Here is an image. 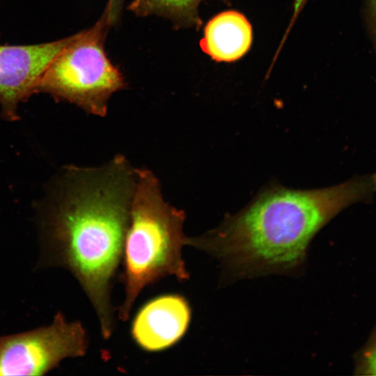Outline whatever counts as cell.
Segmentation results:
<instances>
[{"mask_svg": "<svg viewBox=\"0 0 376 376\" xmlns=\"http://www.w3.org/2000/svg\"><path fill=\"white\" fill-rule=\"evenodd\" d=\"M45 224L43 264L70 271L97 316L104 339L115 329L111 289L122 262L136 173L123 155L71 169Z\"/></svg>", "mask_w": 376, "mask_h": 376, "instance_id": "cell-1", "label": "cell"}, {"mask_svg": "<svg viewBox=\"0 0 376 376\" xmlns=\"http://www.w3.org/2000/svg\"><path fill=\"white\" fill-rule=\"evenodd\" d=\"M376 194V173L313 189L276 182L242 210L186 245L218 259L235 276L290 273L302 265L314 236L344 209Z\"/></svg>", "mask_w": 376, "mask_h": 376, "instance_id": "cell-2", "label": "cell"}, {"mask_svg": "<svg viewBox=\"0 0 376 376\" xmlns=\"http://www.w3.org/2000/svg\"><path fill=\"white\" fill-rule=\"evenodd\" d=\"M136 172L121 262L125 296L118 316L123 321L129 319L136 299L147 285L168 276L180 281L189 277L182 251L187 237L185 212L164 201L159 182L151 171L136 169Z\"/></svg>", "mask_w": 376, "mask_h": 376, "instance_id": "cell-3", "label": "cell"}, {"mask_svg": "<svg viewBox=\"0 0 376 376\" xmlns=\"http://www.w3.org/2000/svg\"><path fill=\"white\" fill-rule=\"evenodd\" d=\"M112 21L107 6L99 20L89 29L77 33L54 58L39 81L36 93L76 104L88 113L105 116L111 96L125 86L122 73L104 49Z\"/></svg>", "mask_w": 376, "mask_h": 376, "instance_id": "cell-4", "label": "cell"}, {"mask_svg": "<svg viewBox=\"0 0 376 376\" xmlns=\"http://www.w3.org/2000/svg\"><path fill=\"white\" fill-rule=\"evenodd\" d=\"M88 343L81 323L58 312L49 325L0 336V375H44L67 358L85 355Z\"/></svg>", "mask_w": 376, "mask_h": 376, "instance_id": "cell-5", "label": "cell"}, {"mask_svg": "<svg viewBox=\"0 0 376 376\" xmlns=\"http://www.w3.org/2000/svg\"><path fill=\"white\" fill-rule=\"evenodd\" d=\"M76 36L35 45H0V106L7 120L17 119L20 102L36 93L49 64Z\"/></svg>", "mask_w": 376, "mask_h": 376, "instance_id": "cell-6", "label": "cell"}, {"mask_svg": "<svg viewBox=\"0 0 376 376\" xmlns=\"http://www.w3.org/2000/svg\"><path fill=\"white\" fill-rule=\"evenodd\" d=\"M191 320L187 299L179 295L157 297L136 314L131 326L135 343L146 352H159L176 344L186 333Z\"/></svg>", "mask_w": 376, "mask_h": 376, "instance_id": "cell-7", "label": "cell"}, {"mask_svg": "<svg viewBox=\"0 0 376 376\" xmlns=\"http://www.w3.org/2000/svg\"><path fill=\"white\" fill-rule=\"evenodd\" d=\"M253 29L246 17L235 10L221 12L203 28L199 46L217 63H232L241 59L250 50Z\"/></svg>", "mask_w": 376, "mask_h": 376, "instance_id": "cell-8", "label": "cell"}, {"mask_svg": "<svg viewBox=\"0 0 376 376\" xmlns=\"http://www.w3.org/2000/svg\"><path fill=\"white\" fill-rule=\"evenodd\" d=\"M205 0H133L128 10L139 17L155 15L170 20L175 29L195 28L203 25L198 6ZM230 5V0H219Z\"/></svg>", "mask_w": 376, "mask_h": 376, "instance_id": "cell-9", "label": "cell"}, {"mask_svg": "<svg viewBox=\"0 0 376 376\" xmlns=\"http://www.w3.org/2000/svg\"><path fill=\"white\" fill-rule=\"evenodd\" d=\"M308 0H294L293 1V12L292 17L290 20V23L288 26V28L285 31V33L283 35V39L281 40V44L279 45L278 49L276 52V54L274 56L275 58H276L279 52H281V49H282L283 45H284L288 34L290 33L294 24L295 23L299 15L302 11L304 6L306 4Z\"/></svg>", "mask_w": 376, "mask_h": 376, "instance_id": "cell-10", "label": "cell"}, {"mask_svg": "<svg viewBox=\"0 0 376 376\" xmlns=\"http://www.w3.org/2000/svg\"><path fill=\"white\" fill-rule=\"evenodd\" d=\"M363 370L370 375H376V341L365 355Z\"/></svg>", "mask_w": 376, "mask_h": 376, "instance_id": "cell-11", "label": "cell"}, {"mask_svg": "<svg viewBox=\"0 0 376 376\" xmlns=\"http://www.w3.org/2000/svg\"><path fill=\"white\" fill-rule=\"evenodd\" d=\"M368 22L376 46V0H368Z\"/></svg>", "mask_w": 376, "mask_h": 376, "instance_id": "cell-12", "label": "cell"}]
</instances>
